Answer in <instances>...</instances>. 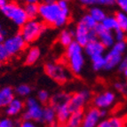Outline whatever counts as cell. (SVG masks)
I'll list each match as a JSON object with an SVG mask.
<instances>
[{
    "label": "cell",
    "instance_id": "cell-1",
    "mask_svg": "<svg viewBox=\"0 0 127 127\" xmlns=\"http://www.w3.org/2000/svg\"><path fill=\"white\" fill-rule=\"evenodd\" d=\"M39 16L45 24L55 28L63 27L69 18L68 1L58 0L55 3L39 4Z\"/></svg>",
    "mask_w": 127,
    "mask_h": 127
},
{
    "label": "cell",
    "instance_id": "cell-2",
    "mask_svg": "<svg viewBox=\"0 0 127 127\" xmlns=\"http://www.w3.org/2000/svg\"><path fill=\"white\" fill-rule=\"evenodd\" d=\"M84 47L76 42H73L66 49V62L67 66L75 75H79L83 71L85 66V54Z\"/></svg>",
    "mask_w": 127,
    "mask_h": 127
},
{
    "label": "cell",
    "instance_id": "cell-3",
    "mask_svg": "<svg viewBox=\"0 0 127 127\" xmlns=\"http://www.w3.org/2000/svg\"><path fill=\"white\" fill-rule=\"evenodd\" d=\"M45 25L36 19L29 20L21 27L20 34L27 44L34 42L45 31Z\"/></svg>",
    "mask_w": 127,
    "mask_h": 127
},
{
    "label": "cell",
    "instance_id": "cell-4",
    "mask_svg": "<svg viewBox=\"0 0 127 127\" xmlns=\"http://www.w3.org/2000/svg\"><path fill=\"white\" fill-rule=\"evenodd\" d=\"M47 76L59 84L66 83L71 77V71L68 66L62 62H48L45 66Z\"/></svg>",
    "mask_w": 127,
    "mask_h": 127
},
{
    "label": "cell",
    "instance_id": "cell-5",
    "mask_svg": "<svg viewBox=\"0 0 127 127\" xmlns=\"http://www.w3.org/2000/svg\"><path fill=\"white\" fill-rule=\"evenodd\" d=\"M3 14L13 21L15 25L21 27L26 21H29L24 7L14 2L7 3L3 8H1Z\"/></svg>",
    "mask_w": 127,
    "mask_h": 127
},
{
    "label": "cell",
    "instance_id": "cell-6",
    "mask_svg": "<svg viewBox=\"0 0 127 127\" xmlns=\"http://www.w3.org/2000/svg\"><path fill=\"white\" fill-rule=\"evenodd\" d=\"M127 45L125 41L116 42L108 53L105 55V70H111L118 67L123 59V54L126 51Z\"/></svg>",
    "mask_w": 127,
    "mask_h": 127
},
{
    "label": "cell",
    "instance_id": "cell-7",
    "mask_svg": "<svg viewBox=\"0 0 127 127\" xmlns=\"http://www.w3.org/2000/svg\"><path fill=\"white\" fill-rule=\"evenodd\" d=\"M26 110L22 115V118L25 121H42L43 119V109L41 104L36 99L33 97L28 98L25 102Z\"/></svg>",
    "mask_w": 127,
    "mask_h": 127
},
{
    "label": "cell",
    "instance_id": "cell-8",
    "mask_svg": "<svg viewBox=\"0 0 127 127\" xmlns=\"http://www.w3.org/2000/svg\"><path fill=\"white\" fill-rule=\"evenodd\" d=\"M3 45L5 47L10 56H13V55L19 54L20 53L23 51L27 45V43L25 42L23 37L19 33V34L13 35V36L4 39Z\"/></svg>",
    "mask_w": 127,
    "mask_h": 127
},
{
    "label": "cell",
    "instance_id": "cell-9",
    "mask_svg": "<svg viewBox=\"0 0 127 127\" xmlns=\"http://www.w3.org/2000/svg\"><path fill=\"white\" fill-rule=\"evenodd\" d=\"M74 37H75V42H76L82 47H85L92 40L96 39L97 36H96L94 30H89L84 24L79 22L76 25V30L74 31Z\"/></svg>",
    "mask_w": 127,
    "mask_h": 127
},
{
    "label": "cell",
    "instance_id": "cell-10",
    "mask_svg": "<svg viewBox=\"0 0 127 127\" xmlns=\"http://www.w3.org/2000/svg\"><path fill=\"white\" fill-rule=\"evenodd\" d=\"M90 98H91V93L87 90H83L71 95L68 102V108L71 113L83 110V108L89 101Z\"/></svg>",
    "mask_w": 127,
    "mask_h": 127
},
{
    "label": "cell",
    "instance_id": "cell-11",
    "mask_svg": "<svg viewBox=\"0 0 127 127\" xmlns=\"http://www.w3.org/2000/svg\"><path fill=\"white\" fill-rule=\"evenodd\" d=\"M117 96L111 91H105L99 93L93 98V103L99 109H107L110 108L116 101Z\"/></svg>",
    "mask_w": 127,
    "mask_h": 127
},
{
    "label": "cell",
    "instance_id": "cell-12",
    "mask_svg": "<svg viewBox=\"0 0 127 127\" xmlns=\"http://www.w3.org/2000/svg\"><path fill=\"white\" fill-rule=\"evenodd\" d=\"M94 31H95L97 39L105 46V48H108V47L111 48L116 43L114 34L111 31L105 30L101 26V24H98Z\"/></svg>",
    "mask_w": 127,
    "mask_h": 127
},
{
    "label": "cell",
    "instance_id": "cell-13",
    "mask_svg": "<svg viewBox=\"0 0 127 127\" xmlns=\"http://www.w3.org/2000/svg\"><path fill=\"white\" fill-rule=\"evenodd\" d=\"M100 118V110L99 108L95 107L89 108L84 114L82 127H97Z\"/></svg>",
    "mask_w": 127,
    "mask_h": 127
},
{
    "label": "cell",
    "instance_id": "cell-14",
    "mask_svg": "<svg viewBox=\"0 0 127 127\" xmlns=\"http://www.w3.org/2000/svg\"><path fill=\"white\" fill-rule=\"evenodd\" d=\"M84 48H85L84 49L85 53L87 54V56H89L90 59L98 55H103L106 49L97 38L89 42Z\"/></svg>",
    "mask_w": 127,
    "mask_h": 127
},
{
    "label": "cell",
    "instance_id": "cell-15",
    "mask_svg": "<svg viewBox=\"0 0 127 127\" xmlns=\"http://www.w3.org/2000/svg\"><path fill=\"white\" fill-rule=\"evenodd\" d=\"M71 95L68 94V93H65V92H60L57 93L56 94L53 96L50 100V105H51L53 108H54V109L56 110L57 108H61L62 106H65V105H68V102H69Z\"/></svg>",
    "mask_w": 127,
    "mask_h": 127
},
{
    "label": "cell",
    "instance_id": "cell-16",
    "mask_svg": "<svg viewBox=\"0 0 127 127\" xmlns=\"http://www.w3.org/2000/svg\"><path fill=\"white\" fill-rule=\"evenodd\" d=\"M25 104L23 101L20 99L14 98L10 103L8 104V106L5 108V113L9 117H14L17 116L18 114L21 112V110L23 109Z\"/></svg>",
    "mask_w": 127,
    "mask_h": 127
},
{
    "label": "cell",
    "instance_id": "cell-17",
    "mask_svg": "<svg viewBox=\"0 0 127 127\" xmlns=\"http://www.w3.org/2000/svg\"><path fill=\"white\" fill-rule=\"evenodd\" d=\"M56 119H57V117H56V110L54 109V108H53L50 104L45 106L43 109L42 121L53 127L56 125Z\"/></svg>",
    "mask_w": 127,
    "mask_h": 127
},
{
    "label": "cell",
    "instance_id": "cell-18",
    "mask_svg": "<svg viewBox=\"0 0 127 127\" xmlns=\"http://www.w3.org/2000/svg\"><path fill=\"white\" fill-rule=\"evenodd\" d=\"M14 99V92L9 86L0 90V108H6L8 104Z\"/></svg>",
    "mask_w": 127,
    "mask_h": 127
},
{
    "label": "cell",
    "instance_id": "cell-19",
    "mask_svg": "<svg viewBox=\"0 0 127 127\" xmlns=\"http://www.w3.org/2000/svg\"><path fill=\"white\" fill-rule=\"evenodd\" d=\"M84 114L85 113L83 112V110L73 112L65 124V127H82Z\"/></svg>",
    "mask_w": 127,
    "mask_h": 127
},
{
    "label": "cell",
    "instance_id": "cell-20",
    "mask_svg": "<svg viewBox=\"0 0 127 127\" xmlns=\"http://www.w3.org/2000/svg\"><path fill=\"white\" fill-rule=\"evenodd\" d=\"M71 111H70L69 108H68V104L62 106L61 108L56 109V117H57V121L60 124L65 125L67 123V121L71 116Z\"/></svg>",
    "mask_w": 127,
    "mask_h": 127
},
{
    "label": "cell",
    "instance_id": "cell-21",
    "mask_svg": "<svg viewBox=\"0 0 127 127\" xmlns=\"http://www.w3.org/2000/svg\"><path fill=\"white\" fill-rule=\"evenodd\" d=\"M75 41L74 32L69 30H64L61 32L59 36V42L62 45L65 47H68Z\"/></svg>",
    "mask_w": 127,
    "mask_h": 127
},
{
    "label": "cell",
    "instance_id": "cell-22",
    "mask_svg": "<svg viewBox=\"0 0 127 127\" xmlns=\"http://www.w3.org/2000/svg\"><path fill=\"white\" fill-rule=\"evenodd\" d=\"M40 58V50L37 47H31L29 49L25 57V63L27 65H33Z\"/></svg>",
    "mask_w": 127,
    "mask_h": 127
},
{
    "label": "cell",
    "instance_id": "cell-23",
    "mask_svg": "<svg viewBox=\"0 0 127 127\" xmlns=\"http://www.w3.org/2000/svg\"><path fill=\"white\" fill-rule=\"evenodd\" d=\"M24 10H25L29 20L36 19L37 16H39V4H37L28 3L24 6Z\"/></svg>",
    "mask_w": 127,
    "mask_h": 127
},
{
    "label": "cell",
    "instance_id": "cell-24",
    "mask_svg": "<svg viewBox=\"0 0 127 127\" xmlns=\"http://www.w3.org/2000/svg\"><path fill=\"white\" fill-rule=\"evenodd\" d=\"M102 27L105 29V30H108V31H115V30H117L118 28V24H117V19L115 16H107L105 19L103 20L101 23Z\"/></svg>",
    "mask_w": 127,
    "mask_h": 127
},
{
    "label": "cell",
    "instance_id": "cell-25",
    "mask_svg": "<svg viewBox=\"0 0 127 127\" xmlns=\"http://www.w3.org/2000/svg\"><path fill=\"white\" fill-rule=\"evenodd\" d=\"M89 14L94 19V21L97 23H101L102 21H103V20L107 17L106 13L100 7H96V6L91 8Z\"/></svg>",
    "mask_w": 127,
    "mask_h": 127
},
{
    "label": "cell",
    "instance_id": "cell-26",
    "mask_svg": "<svg viewBox=\"0 0 127 127\" xmlns=\"http://www.w3.org/2000/svg\"><path fill=\"white\" fill-rule=\"evenodd\" d=\"M93 68L96 71L104 69L105 68V55H98L91 58Z\"/></svg>",
    "mask_w": 127,
    "mask_h": 127
},
{
    "label": "cell",
    "instance_id": "cell-27",
    "mask_svg": "<svg viewBox=\"0 0 127 127\" xmlns=\"http://www.w3.org/2000/svg\"><path fill=\"white\" fill-rule=\"evenodd\" d=\"M115 17L117 19V24H118V28L125 33L127 32V13H124V12H118L116 13Z\"/></svg>",
    "mask_w": 127,
    "mask_h": 127
},
{
    "label": "cell",
    "instance_id": "cell-28",
    "mask_svg": "<svg viewBox=\"0 0 127 127\" xmlns=\"http://www.w3.org/2000/svg\"><path fill=\"white\" fill-rule=\"evenodd\" d=\"M79 22H81L82 24H84L85 27L88 28V29L91 30H95L96 27H97V25L99 24L94 21V19L92 17L89 13H88V14L84 15Z\"/></svg>",
    "mask_w": 127,
    "mask_h": 127
},
{
    "label": "cell",
    "instance_id": "cell-29",
    "mask_svg": "<svg viewBox=\"0 0 127 127\" xmlns=\"http://www.w3.org/2000/svg\"><path fill=\"white\" fill-rule=\"evenodd\" d=\"M30 93H31V87L26 84L18 85L15 89V93L21 97H26V96L30 95Z\"/></svg>",
    "mask_w": 127,
    "mask_h": 127
},
{
    "label": "cell",
    "instance_id": "cell-30",
    "mask_svg": "<svg viewBox=\"0 0 127 127\" xmlns=\"http://www.w3.org/2000/svg\"><path fill=\"white\" fill-rule=\"evenodd\" d=\"M38 102L40 104H47L50 102V94L46 90H40L37 93V99Z\"/></svg>",
    "mask_w": 127,
    "mask_h": 127
},
{
    "label": "cell",
    "instance_id": "cell-31",
    "mask_svg": "<svg viewBox=\"0 0 127 127\" xmlns=\"http://www.w3.org/2000/svg\"><path fill=\"white\" fill-rule=\"evenodd\" d=\"M110 127H125V121L119 117H112L108 118Z\"/></svg>",
    "mask_w": 127,
    "mask_h": 127
},
{
    "label": "cell",
    "instance_id": "cell-32",
    "mask_svg": "<svg viewBox=\"0 0 127 127\" xmlns=\"http://www.w3.org/2000/svg\"><path fill=\"white\" fill-rule=\"evenodd\" d=\"M10 57V54L6 51L5 47L4 46L3 44H0V63L5 62Z\"/></svg>",
    "mask_w": 127,
    "mask_h": 127
},
{
    "label": "cell",
    "instance_id": "cell-33",
    "mask_svg": "<svg viewBox=\"0 0 127 127\" xmlns=\"http://www.w3.org/2000/svg\"><path fill=\"white\" fill-rule=\"evenodd\" d=\"M114 33V37H115V41L116 42H124L125 41V32L123 31L120 29H117V30H115Z\"/></svg>",
    "mask_w": 127,
    "mask_h": 127
},
{
    "label": "cell",
    "instance_id": "cell-34",
    "mask_svg": "<svg viewBox=\"0 0 127 127\" xmlns=\"http://www.w3.org/2000/svg\"><path fill=\"white\" fill-rule=\"evenodd\" d=\"M0 127H16V125L12 119L3 118L0 120Z\"/></svg>",
    "mask_w": 127,
    "mask_h": 127
},
{
    "label": "cell",
    "instance_id": "cell-35",
    "mask_svg": "<svg viewBox=\"0 0 127 127\" xmlns=\"http://www.w3.org/2000/svg\"><path fill=\"white\" fill-rule=\"evenodd\" d=\"M115 88L117 91L123 93L125 96L127 97V84H123V83H117L115 85Z\"/></svg>",
    "mask_w": 127,
    "mask_h": 127
},
{
    "label": "cell",
    "instance_id": "cell-36",
    "mask_svg": "<svg viewBox=\"0 0 127 127\" xmlns=\"http://www.w3.org/2000/svg\"><path fill=\"white\" fill-rule=\"evenodd\" d=\"M116 4L120 7L121 11L127 13V0H115Z\"/></svg>",
    "mask_w": 127,
    "mask_h": 127
},
{
    "label": "cell",
    "instance_id": "cell-37",
    "mask_svg": "<svg viewBox=\"0 0 127 127\" xmlns=\"http://www.w3.org/2000/svg\"><path fill=\"white\" fill-rule=\"evenodd\" d=\"M96 4L100 5H104V6H111L116 4V1L115 0H97Z\"/></svg>",
    "mask_w": 127,
    "mask_h": 127
},
{
    "label": "cell",
    "instance_id": "cell-38",
    "mask_svg": "<svg viewBox=\"0 0 127 127\" xmlns=\"http://www.w3.org/2000/svg\"><path fill=\"white\" fill-rule=\"evenodd\" d=\"M118 68L120 71H124L125 68H127V55L123 57V59H122V61H121L120 64L118 66Z\"/></svg>",
    "mask_w": 127,
    "mask_h": 127
},
{
    "label": "cell",
    "instance_id": "cell-39",
    "mask_svg": "<svg viewBox=\"0 0 127 127\" xmlns=\"http://www.w3.org/2000/svg\"><path fill=\"white\" fill-rule=\"evenodd\" d=\"M16 127H36L34 124L32 123L31 121H25L20 123L18 125H16Z\"/></svg>",
    "mask_w": 127,
    "mask_h": 127
},
{
    "label": "cell",
    "instance_id": "cell-40",
    "mask_svg": "<svg viewBox=\"0 0 127 127\" xmlns=\"http://www.w3.org/2000/svg\"><path fill=\"white\" fill-rule=\"evenodd\" d=\"M79 2L85 5H93L94 4H96L97 0H79Z\"/></svg>",
    "mask_w": 127,
    "mask_h": 127
},
{
    "label": "cell",
    "instance_id": "cell-41",
    "mask_svg": "<svg viewBox=\"0 0 127 127\" xmlns=\"http://www.w3.org/2000/svg\"><path fill=\"white\" fill-rule=\"evenodd\" d=\"M97 127H110V124H109V122H108V119L100 121V123H99Z\"/></svg>",
    "mask_w": 127,
    "mask_h": 127
},
{
    "label": "cell",
    "instance_id": "cell-42",
    "mask_svg": "<svg viewBox=\"0 0 127 127\" xmlns=\"http://www.w3.org/2000/svg\"><path fill=\"white\" fill-rule=\"evenodd\" d=\"M4 41V32H0V44H3Z\"/></svg>",
    "mask_w": 127,
    "mask_h": 127
},
{
    "label": "cell",
    "instance_id": "cell-43",
    "mask_svg": "<svg viewBox=\"0 0 127 127\" xmlns=\"http://www.w3.org/2000/svg\"><path fill=\"white\" fill-rule=\"evenodd\" d=\"M100 117H106V115L108 114L107 113V109H100Z\"/></svg>",
    "mask_w": 127,
    "mask_h": 127
},
{
    "label": "cell",
    "instance_id": "cell-44",
    "mask_svg": "<svg viewBox=\"0 0 127 127\" xmlns=\"http://www.w3.org/2000/svg\"><path fill=\"white\" fill-rule=\"evenodd\" d=\"M24 1L26 2V4H28V3H33V4H37L39 0H24Z\"/></svg>",
    "mask_w": 127,
    "mask_h": 127
},
{
    "label": "cell",
    "instance_id": "cell-45",
    "mask_svg": "<svg viewBox=\"0 0 127 127\" xmlns=\"http://www.w3.org/2000/svg\"><path fill=\"white\" fill-rule=\"evenodd\" d=\"M123 73H124V75H125V76L127 78V68H125V70L123 71Z\"/></svg>",
    "mask_w": 127,
    "mask_h": 127
},
{
    "label": "cell",
    "instance_id": "cell-46",
    "mask_svg": "<svg viewBox=\"0 0 127 127\" xmlns=\"http://www.w3.org/2000/svg\"><path fill=\"white\" fill-rule=\"evenodd\" d=\"M0 32H3L2 31V26H1V25H0Z\"/></svg>",
    "mask_w": 127,
    "mask_h": 127
},
{
    "label": "cell",
    "instance_id": "cell-47",
    "mask_svg": "<svg viewBox=\"0 0 127 127\" xmlns=\"http://www.w3.org/2000/svg\"><path fill=\"white\" fill-rule=\"evenodd\" d=\"M66 1H68V0H66Z\"/></svg>",
    "mask_w": 127,
    "mask_h": 127
}]
</instances>
